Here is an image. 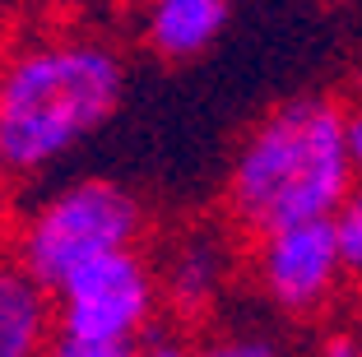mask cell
Returning a JSON list of instances; mask_svg holds the SVG:
<instances>
[{"instance_id":"ba28073f","label":"cell","mask_w":362,"mask_h":357,"mask_svg":"<svg viewBox=\"0 0 362 357\" xmlns=\"http://www.w3.org/2000/svg\"><path fill=\"white\" fill-rule=\"evenodd\" d=\"M233 0H149L144 5V47L168 65H186L223 37Z\"/></svg>"},{"instance_id":"9a60e30c","label":"cell","mask_w":362,"mask_h":357,"mask_svg":"<svg viewBox=\"0 0 362 357\" xmlns=\"http://www.w3.org/2000/svg\"><path fill=\"white\" fill-rule=\"evenodd\" d=\"M10 190H14V168H10V158H5V139H0V213L10 204Z\"/></svg>"},{"instance_id":"52a82bcc","label":"cell","mask_w":362,"mask_h":357,"mask_svg":"<svg viewBox=\"0 0 362 357\" xmlns=\"http://www.w3.org/2000/svg\"><path fill=\"white\" fill-rule=\"evenodd\" d=\"M56 339V297L0 251V357H47Z\"/></svg>"},{"instance_id":"9c48e42d","label":"cell","mask_w":362,"mask_h":357,"mask_svg":"<svg viewBox=\"0 0 362 357\" xmlns=\"http://www.w3.org/2000/svg\"><path fill=\"white\" fill-rule=\"evenodd\" d=\"M191 357H298L274 325L265 320H214L191 334Z\"/></svg>"},{"instance_id":"277c9868","label":"cell","mask_w":362,"mask_h":357,"mask_svg":"<svg viewBox=\"0 0 362 357\" xmlns=\"http://www.w3.org/2000/svg\"><path fill=\"white\" fill-rule=\"evenodd\" d=\"M56 334L79 348L130 353L153 329H163V288L153 251H121L79 269L56 288Z\"/></svg>"},{"instance_id":"8992f818","label":"cell","mask_w":362,"mask_h":357,"mask_svg":"<svg viewBox=\"0 0 362 357\" xmlns=\"http://www.w3.org/2000/svg\"><path fill=\"white\" fill-rule=\"evenodd\" d=\"M153 264H158L168 325L195 334L218 320L237 279H246V242L223 218L181 223L158 242Z\"/></svg>"},{"instance_id":"5b68a950","label":"cell","mask_w":362,"mask_h":357,"mask_svg":"<svg viewBox=\"0 0 362 357\" xmlns=\"http://www.w3.org/2000/svg\"><path fill=\"white\" fill-rule=\"evenodd\" d=\"M246 283L256 288L265 311L284 325H325L353 297V279L344 269L334 218L302 223L246 242Z\"/></svg>"},{"instance_id":"30bf717a","label":"cell","mask_w":362,"mask_h":357,"mask_svg":"<svg viewBox=\"0 0 362 357\" xmlns=\"http://www.w3.org/2000/svg\"><path fill=\"white\" fill-rule=\"evenodd\" d=\"M334 237H339V255L353 283H362V186L349 195L339 213H334Z\"/></svg>"},{"instance_id":"7a4b0ae2","label":"cell","mask_w":362,"mask_h":357,"mask_svg":"<svg viewBox=\"0 0 362 357\" xmlns=\"http://www.w3.org/2000/svg\"><path fill=\"white\" fill-rule=\"evenodd\" d=\"M126 61L98 37H37L0 61V139L14 177H37L117 116Z\"/></svg>"},{"instance_id":"7c38bea8","label":"cell","mask_w":362,"mask_h":357,"mask_svg":"<svg viewBox=\"0 0 362 357\" xmlns=\"http://www.w3.org/2000/svg\"><path fill=\"white\" fill-rule=\"evenodd\" d=\"M130 357H191V334L177 329V325H163L139 348H130Z\"/></svg>"},{"instance_id":"6da1fadb","label":"cell","mask_w":362,"mask_h":357,"mask_svg":"<svg viewBox=\"0 0 362 357\" xmlns=\"http://www.w3.org/2000/svg\"><path fill=\"white\" fill-rule=\"evenodd\" d=\"M353 190L358 177L344 144V93H298L242 135L223 177L218 218L242 242H256L334 218Z\"/></svg>"},{"instance_id":"5bb4252c","label":"cell","mask_w":362,"mask_h":357,"mask_svg":"<svg viewBox=\"0 0 362 357\" xmlns=\"http://www.w3.org/2000/svg\"><path fill=\"white\" fill-rule=\"evenodd\" d=\"M47 357H130V353H103V348H79V344H65V339H56V348Z\"/></svg>"},{"instance_id":"8fae6325","label":"cell","mask_w":362,"mask_h":357,"mask_svg":"<svg viewBox=\"0 0 362 357\" xmlns=\"http://www.w3.org/2000/svg\"><path fill=\"white\" fill-rule=\"evenodd\" d=\"M307 357H362V329L353 325L349 315H334V320H325V325L311 329V348Z\"/></svg>"},{"instance_id":"2e32d148","label":"cell","mask_w":362,"mask_h":357,"mask_svg":"<svg viewBox=\"0 0 362 357\" xmlns=\"http://www.w3.org/2000/svg\"><path fill=\"white\" fill-rule=\"evenodd\" d=\"M349 320L362 329V283H353V311H349Z\"/></svg>"},{"instance_id":"3957f363","label":"cell","mask_w":362,"mask_h":357,"mask_svg":"<svg viewBox=\"0 0 362 357\" xmlns=\"http://www.w3.org/2000/svg\"><path fill=\"white\" fill-rule=\"evenodd\" d=\"M144 237H149V209L135 190L107 177H75L19 209L0 251L47 293H56L88 264L139 251Z\"/></svg>"},{"instance_id":"4fadbf2b","label":"cell","mask_w":362,"mask_h":357,"mask_svg":"<svg viewBox=\"0 0 362 357\" xmlns=\"http://www.w3.org/2000/svg\"><path fill=\"white\" fill-rule=\"evenodd\" d=\"M344 144H349L353 177L362 186V88L358 93H344Z\"/></svg>"}]
</instances>
